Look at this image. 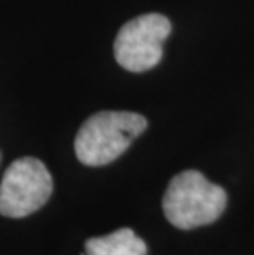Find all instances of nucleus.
Instances as JSON below:
<instances>
[{
	"label": "nucleus",
	"mask_w": 254,
	"mask_h": 255,
	"mask_svg": "<svg viewBox=\"0 0 254 255\" xmlns=\"http://www.w3.org/2000/svg\"><path fill=\"white\" fill-rule=\"evenodd\" d=\"M147 128V119L136 112L104 111L91 116L78 130L74 151L88 166H102L117 160Z\"/></svg>",
	"instance_id": "2"
},
{
	"label": "nucleus",
	"mask_w": 254,
	"mask_h": 255,
	"mask_svg": "<svg viewBox=\"0 0 254 255\" xmlns=\"http://www.w3.org/2000/svg\"><path fill=\"white\" fill-rule=\"evenodd\" d=\"M226 203L223 188L197 170H185L170 180L162 208L172 226L188 231L215 222L225 213Z\"/></svg>",
	"instance_id": "1"
},
{
	"label": "nucleus",
	"mask_w": 254,
	"mask_h": 255,
	"mask_svg": "<svg viewBox=\"0 0 254 255\" xmlns=\"http://www.w3.org/2000/svg\"><path fill=\"white\" fill-rule=\"evenodd\" d=\"M170 31V20L160 13H145L132 18L122 25L116 36V61L132 73L155 68L164 56V41Z\"/></svg>",
	"instance_id": "4"
},
{
	"label": "nucleus",
	"mask_w": 254,
	"mask_h": 255,
	"mask_svg": "<svg viewBox=\"0 0 254 255\" xmlns=\"http://www.w3.org/2000/svg\"><path fill=\"white\" fill-rule=\"evenodd\" d=\"M86 255H147L145 242L129 227L86 242Z\"/></svg>",
	"instance_id": "5"
},
{
	"label": "nucleus",
	"mask_w": 254,
	"mask_h": 255,
	"mask_svg": "<svg viewBox=\"0 0 254 255\" xmlns=\"http://www.w3.org/2000/svg\"><path fill=\"white\" fill-rule=\"evenodd\" d=\"M53 191V180L43 161L33 156L15 160L0 183V214L25 218L46 204Z\"/></svg>",
	"instance_id": "3"
}]
</instances>
